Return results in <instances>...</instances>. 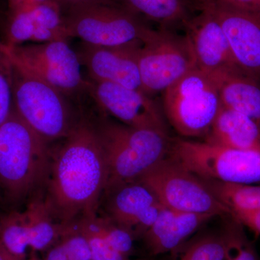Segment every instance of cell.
Masks as SVG:
<instances>
[{
	"instance_id": "ffe728a7",
	"label": "cell",
	"mask_w": 260,
	"mask_h": 260,
	"mask_svg": "<svg viewBox=\"0 0 260 260\" xmlns=\"http://www.w3.org/2000/svg\"><path fill=\"white\" fill-rule=\"evenodd\" d=\"M132 12L160 28L174 30L185 27L194 16L196 7L191 0H116Z\"/></svg>"
},
{
	"instance_id": "7a4b0ae2",
	"label": "cell",
	"mask_w": 260,
	"mask_h": 260,
	"mask_svg": "<svg viewBox=\"0 0 260 260\" xmlns=\"http://www.w3.org/2000/svg\"><path fill=\"white\" fill-rule=\"evenodd\" d=\"M91 123L107 164L105 193L138 181L169 153V135L133 127L104 116Z\"/></svg>"
},
{
	"instance_id": "603a6c76",
	"label": "cell",
	"mask_w": 260,
	"mask_h": 260,
	"mask_svg": "<svg viewBox=\"0 0 260 260\" xmlns=\"http://www.w3.org/2000/svg\"><path fill=\"white\" fill-rule=\"evenodd\" d=\"M200 179L217 200L230 210L232 217L234 214L260 208V185Z\"/></svg>"
},
{
	"instance_id": "f546056e",
	"label": "cell",
	"mask_w": 260,
	"mask_h": 260,
	"mask_svg": "<svg viewBox=\"0 0 260 260\" xmlns=\"http://www.w3.org/2000/svg\"><path fill=\"white\" fill-rule=\"evenodd\" d=\"M46 251L44 260H69L60 239Z\"/></svg>"
},
{
	"instance_id": "5b68a950",
	"label": "cell",
	"mask_w": 260,
	"mask_h": 260,
	"mask_svg": "<svg viewBox=\"0 0 260 260\" xmlns=\"http://www.w3.org/2000/svg\"><path fill=\"white\" fill-rule=\"evenodd\" d=\"M13 109L34 132L47 143L69 136L81 119L72 99L13 63Z\"/></svg>"
},
{
	"instance_id": "ac0fdd59",
	"label": "cell",
	"mask_w": 260,
	"mask_h": 260,
	"mask_svg": "<svg viewBox=\"0 0 260 260\" xmlns=\"http://www.w3.org/2000/svg\"><path fill=\"white\" fill-rule=\"evenodd\" d=\"M205 141L228 148L260 151V126L245 114L221 106Z\"/></svg>"
},
{
	"instance_id": "cb8c5ba5",
	"label": "cell",
	"mask_w": 260,
	"mask_h": 260,
	"mask_svg": "<svg viewBox=\"0 0 260 260\" xmlns=\"http://www.w3.org/2000/svg\"><path fill=\"white\" fill-rule=\"evenodd\" d=\"M0 242L10 254L26 259L30 233L25 211H13L0 218Z\"/></svg>"
},
{
	"instance_id": "30bf717a",
	"label": "cell",
	"mask_w": 260,
	"mask_h": 260,
	"mask_svg": "<svg viewBox=\"0 0 260 260\" xmlns=\"http://www.w3.org/2000/svg\"><path fill=\"white\" fill-rule=\"evenodd\" d=\"M138 64L143 91L151 97L164 93L197 68L186 35L162 28L155 30L151 39L140 48Z\"/></svg>"
},
{
	"instance_id": "f1b7e54d",
	"label": "cell",
	"mask_w": 260,
	"mask_h": 260,
	"mask_svg": "<svg viewBox=\"0 0 260 260\" xmlns=\"http://www.w3.org/2000/svg\"><path fill=\"white\" fill-rule=\"evenodd\" d=\"M228 260H260L255 249L249 244H245Z\"/></svg>"
},
{
	"instance_id": "9c48e42d",
	"label": "cell",
	"mask_w": 260,
	"mask_h": 260,
	"mask_svg": "<svg viewBox=\"0 0 260 260\" xmlns=\"http://www.w3.org/2000/svg\"><path fill=\"white\" fill-rule=\"evenodd\" d=\"M138 181L150 188L160 204L169 209L232 216L200 177L169 155Z\"/></svg>"
},
{
	"instance_id": "e0dca14e",
	"label": "cell",
	"mask_w": 260,
	"mask_h": 260,
	"mask_svg": "<svg viewBox=\"0 0 260 260\" xmlns=\"http://www.w3.org/2000/svg\"><path fill=\"white\" fill-rule=\"evenodd\" d=\"M210 214L186 213L164 207L143 239L153 255L177 249L203 224L215 218Z\"/></svg>"
},
{
	"instance_id": "1f68e13d",
	"label": "cell",
	"mask_w": 260,
	"mask_h": 260,
	"mask_svg": "<svg viewBox=\"0 0 260 260\" xmlns=\"http://www.w3.org/2000/svg\"><path fill=\"white\" fill-rule=\"evenodd\" d=\"M51 1H56V0H6L8 8L9 9L30 8V7L37 6L38 5Z\"/></svg>"
},
{
	"instance_id": "484cf974",
	"label": "cell",
	"mask_w": 260,
	"mask_h": 260,
	"mask_svg": "<svg viewBox=\"0 0 260 260\" xmlns=\"http://www.w3.org/2000/svg\"><path fill=\"white\" fill-rule=\"evenodd\" d=\"M60 241L69 260H91L88 239L78 231L75 223L67 225Z\"/></svg>"
},
{
	"instance_id": "d6a6232c",
	"label": "cell",
	"mask_w": 260,
	"mask_h": 260,
	"mask_svg": "<svg viewBox=\"0 0 260 260\" xmlns=\"http://www.w3.org/2000/svg\"><path fill=\"white\" fill-rule=\"evenodd\" d=\"M191 1L194 3L197 10H200L214 4L218 0H191Z\"/></svg>"
},
{
	"instance_id": "4dcf8cb0",
	"label": "cell",
	"mask_w": 260,
	"mask_h": 260,
	"mask_svg": "<svg viewBox=\"0 0 260 260\" xmlns=\"http://www.w3.org/2000/svg\"><path fill=\"white\" fill-rule=\"evenodd\" d=\"M243 9L260 12V0H218Z\"/></svg>"
},
{
	"instance_id": "d4e9b609",
	"label": "cell",
	"mask_w": 260,
	"mask_h": 260,
	"mask_svg": "<svg viewBox=\"0 0 260 260\" xmlns=\"http://www.w3.org/2000/svg\"><path fill=\"white\" fill-rule=\"evenodd\" d=\"M13 110V63L0 41V125Z\"/></svg>"
},
{
	"instance_id": "8fae6325",
	"label": "cell",
	"mask_w": 260,
	"mask_h": 260,
	"mask_svg": "<svg viewBox=\"0 0 260 260\" xmlns=\"http://www.w3.org/2000/svg\"><path fill=\"white\" fill-rule=\"evenodd\" d=\"M88 95L103 112L119 122L169 135L161 109L153 98L141 90L90 80Z\"/></svg>"
},
{
	"instance_id": "ba28073f",
	"label": "cell",
	"mask_w": 260,
	"mask_h": 260,
	"mask_svg": "<svg viewBox=\"0 0 260 260\" xmlns=\"http://www.w3.org/2000/svg\"><path fill=\"white\" fill-rule=\"evenodd\" d=\"M5 48L13 64L49 84L72 100L88 94L89 81L84 79L79 56L68 41Z\"/></svg>"
},
{
	"instance_id": "4316f807",
	"label": "cell",
	"mask_w": 260,
	"mask_h": 260,
	"mask_svg": "<svg viewBox=\"0 0 260 260\" xmlns=\"http://www.w3.org/2000/svg\"><path fill=\"white\" fill-rule=\"evenodd\" d=\"M76 227L88 239L91 260H129L128 256L114 249L99 233L78 225Z\"/></svg>"
},
{
	"instance_id": "3957f363",
	"label": "cell",
	"mask_w": 260,
	"mask_h": 260,
	"mask_svg": "<svg viewBox=\"0 0 260 260\" xmlns=\"http://www.w3.org/2000/svg\"><path fill=\"white\" fill-rule=\"evenodd\" d=\"M47 142L13 109L0 125V189L18 203L47 180L51 164Z\"/></svg>"
},
{
	"instance_id": "4fadbf2b",
	"label": "cell",
	"mask_w": 260,
	"mask_h": 260,
	"mask_svg": "<svg viewBox=\"0 0 260 260\" xmlns=\"http://www.w3.org/2000/svg\"><path fill=\"white\" fill-rule=\"evenodd\" d=\"M2 28L3 40L1 42L8 47L28 42L40 44L69 39L62 8L57 1L30 8H8Z\"/></svg>"
},
{
	"instance_id": "9a60e30c",
	"label": "cell",
	"mask_w": 260,
	"mask_h": 260,
	"mask_svg": "<svg viewBox=\"0 0 260 260\" xmlns=\"http://www.w3.org/2000/svg\"><path fill=\"white\" fill-rule=\"evenodd\" d=\"M142 47H98L82 42L76 51L82 66L88 70L90 80L143 91L138 64Z\"/></svg>"
},
{
	"instance_id": "8992f818",
	"label": "cell",
	"mask_w": 260,
	"mask_h": 260,
	"mask_svg": "<svg viewBox=\"0 0 260 260\" xmlns=\"http://www.w3.org/2000/svg\"><path fill=\"white\" fill-rule=\"evenodd\" d=\"M162 95L164 116L178 134L187 138L206 137L221 107L211 75L196 68Z\"/></svg>"
},
{
	"instance_id": "d6986e66",
	"label": "cell",
	"mask_w": 260,
	"mask_h": 260,
	"mask_svg": "<svg viewBox=\"0 0 260 260\" xmlns=\"http://www.w3.org/2000/svg\"><path fill=\"white\" fill-rule=\"evenodd\" d=\"M211 76L218 87L221 106L245 114L260 126L259 82L239 70Z\"/></svg>"
},
{
	"instance_id": "52a82bcc",
	"label": "cell",
	"mask_w": 260,
	"mask_h": 260,
	"mask_svg": "<svg viewBox=\"0 0 260 260\" xmlns=\"http://www.w3.org/2000/svg\"><path fill=\"white\" fill-rule=\"evenodd\" d=\"M168 155L200 178L223 182H260V151L189 139H171Z\"/></svg>"
},
{
	"instance_id": "7402d4cb",
	"label": "cell",
	"mask_w": 260,
	"mask_h": 260,
	"mask_svg": "<svg viewBox=\"0 0 260 260\" xmlns=\"http://www.w3.org/2000/svg\"><path fill=\"white\" fill-rule=\"evenodd\" d=\"M245 243L238 230L210 233L188 244L180 260H228Z\"/></svg>"
},
{
	"instance_id": "277c9868",
	"label": "cell",
	"mask_w": 260,
	"mask_h": 260,
	"mask_svg": "<svg viewBox=\"0 0 260 260\" xmlns=\"http://www.w3.org/2000/svg\"><path fill=\"white\" fill-rule=\"evenodd\" d=\"M68 37L98 47L143 46L155 34L146 20L116 0L61 5Z\"/></svg>"
},
{
	"instance_id": "e575fe53",
	"label": "cell",
	"mask_w": 260,
	"mask_h": 260,
	"mask_svg": "<svg viewBox=\"0 0 260 260\" xmlns=\"http://www.w3.org/2000/svg\"><path fill=\"white\" fill-rule=\"evenodd\" d=\"M61 5L74 4V3H80V2L86 1V0H56Z\"/></svg>"
},
{
	"instance_id": "d590c367",
	"label": "cell",
	"mask_w": 260,
	"mask_h": 260,
	"mask_svg": "<svg viewBox=\"0 0 260 260\" xmlns=\"http://www.w3.org/2000/svg\"><path fill=\"white\" fill-rule=\"evenodd\" d=\"M25 260H37V259H36L35 258H31V259H25Z\"/></svg>"
},
{
	"instance_id": "7c38bea8",
	"label": "cell",
	"mask_w": 260,
	"mask_h": 260,
	"mask_svg": "<svg viewBox=\"0 0 260 260\" xmlns=\"http://www.w3.org/2000/svg\"><path fill=\"white\" fill-rule=\"evenodd\" d=\"M208 7L221 25L237 68L260 83V12L221 2Z\"/></svg>"
},
{
	"instance_id": "44dd1931",
	"label": "cell",
	"mask_w": 260,
	"mask_h": 260,
	"mask_svg": "<svg viewBox=\"0 0 260 260\" xmlns=\"http://www.w3.org/2000/svg\"><path fill=\"white\" fill-rule=\"evenodd\" d=\"M28 220L30 243L34 251H46L61 239L68 224L55 221L47 202L32 201L24 210Z\"/></svg>"
},
{
	"instance_id": "83f0119b",
	"label": "cell",
	"mask_w": 260,
	"mask_h": 260,
	"mask_svg": "<svg viewBox=\"0 0 260 260\" xmlns=\"http://www.w3.org/2000/svg\"><path fill=\"white\" fill-rule=\"evenodd\" d=\"M233 218L237 220L238 223L260 235V208L245 213L234 214Z\"/></svg>"
},
{
	"instance_id": "5bb4252c",
	"label": "cell",
	"mask_w": 260,
	"mask_h": 260,
	"mask_svg": "<svg viewBox=\"0 0 260 260\" xmlns=\"http://www.w3.org/2000/svg\"><path fill=\"white\" fill-rule=\"evenodd\" d=\"M199 11L184 27L197 68L210 75L240 70L235 64L225 32L213 10L207 7Z\"/></svg>"
},
{
	"instance_id": "836d02e7",
	"label": "cell",
	"mask_w": 260,
	"mask_h": 260,
	"mask_svg": "<svg viewBox=\"0 0 260 260\" xmlns=\"http://www.w3.org/2000/svg\"><path fill=\"white\" fill-rule=\"evenodd\" d=\"M0 260H20L15 257L0 242Z\"/></svg>"
},
{
	"instance_id": "2e32d148",
	"label": "cell",
	"mask_w": 260,
	"mask_h": 260,
	"mask_svg": "<svg viewBox=\"0 0 260 260\" xmlns=\"http://www.w3.org/2000/svg\"><path fill=\"white\" fill-rule=\"evenodd\" d=\"M107 194L109 218L135 239L144 237L164 208L151 189L139 181L117 186Z\"/></svg>"
},
{
	"instance_id": "6da1fadb",
	"label": "cell",
	"mask_w": 260,
	"mask_h": 260,
	"mask_svg": "<svg viewBox=\"0 0 260 260\" xmlns=\"http://www.w3.org/2000/svg\"><path fill=\"white\" fill-rule=\"evenodd\" d=\"M107 181V164L96 132L91 121L81 119L51 160L45 201L62 223H75L80 216L95 217Z\"/></svg>"
}]
</instances>
